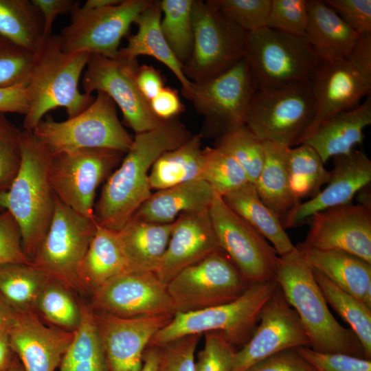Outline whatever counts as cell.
Returning <instances> with one entry per match:
<instances>
[{
    "instance_id": "1",
    "label": "cell",
    "mask_w": 371,
    "mask_h": 371,
    "mask_svg": "<svg viewBox=\"0 0 371 371\" xmlns=\"http://www.w3.org/2000/svg\"><path fill=\"white\" fill-rule=\"evenodd\" d=\"M192 134L177 117L135 134L120 166L108 177L95 203L96 223L119 232L152 194L149 172L164 153L182 145Z\"/></svg>"
},
{
    "instance_id": "2",
    "label": "cell",
    "mask_w": 371,
    "mask_h": 371,
    "mask_svg": "<svg viewBox=\"0 0 371 371\" xmlns=\"http://www.w3.org/2000/svg\"><path fill=\"white\" fill-rule=\"evenodd\" d=\"M89 56L65 52L57 34L42 39L33 52L27 84L30 106L23 130L32 131L47 113L58 107L65 108L69 118L90 106L95 97L78 89Z\"/></svg>"
},
{
    "instance_id": "3",
    "label": "cell",
    "mask_w": 371,
    "mask_h": 371,
    "mask_svg": "<svg viewBox=\"0 0 371 371\" xmlns=\"http://www.w3.org/2000/svg\"><path fill=\"white\" fill-rule=\"evenodd\" d=\"M289 305L296 311L308 335L310 348L365 358L359 339L341 326L328 309L313 268L296 248L279 257L276 278Z\"/></svg>"
},
{
    "instance_id": "4",
    "label": "cell",
    "mask_w": 371,
    "mask_h": 371,
    "mask_svg": "<svg viewBox=\"0 0 371 371\" xmlns=\"http://www.w3.org/2000/svg\"><path fill=\"white\" fill-rule=\"evenodd\" d=\"M52 153L32 131L23 130L19 171L0 205L19 227L23 249L32 260L54 212L55 194L49 178Z\"/></svg>"
},
{
    "instance_id": "5",
    "label": "cell",
    "mask_w": 371,
    "mask_h": 371,
    "mask_svg": "<svg viewBox=\"0 0 371 371\" xmlns=\"http://www.w3.org/2000/svg\"><path fill=\"white\" fill-rule=\"evenodd\" d=\"M278 287L276 280L251 284L236 300L218 306L175 313L152 338L148 347H158L188 335L219 333L234 348L249 340L261 312Z\"/></svg>"
},
{
    "instance_id": "6",
    "label": "cell",
    "mask_w": 371,
    "mask_h": 371,
    "mask_svg": "<svg viewBox=\"0 0 371 371\" xmlns=\"http://www.w3.org/2000/svg\"><path fill=\"white\" fill-rule=\"evenodd\" d=\"M315 113L311 81L257 89L251 100L245 126L260 142L287 148L298 145Z\"/></svg>"
},
{
    "instance_id": "7",
    "label": "cell",
    "mask_w": 371,
    "mask_h": 371,
    "mask_svg": "<svg viewBox=\"0 0 371 371\" xmlns=\"http://www.w3.org/2000/svg\"><path fill=\"white\" fill-rule=\"evenodd\" d=\"M52 155L82 148H106L126 153L133 138L117 117L116 104L102 91L84 111L57 122L47 115L32 131Z\"/></svg>"
},
{
    "instance_id": "8",
    "label": "cell",
    "mask_w": 371,
    "mask_h": 371,
    "mask_svg": "<svg viewBox=\"0 0 371 371\" xmlns=\"http://www.w3.org/2000/svg\"><path fill=\"white\" fill-rule=\"evenodd\" d=\"M245 58L259 89L311 81L322 63L306 37L267 27L247 32Z\"/></svg>"
},
{
    "instance_id": "9",
    "label": "cell",
    "mask_w": 371,
    "mask_h": 371,
    "mask_svg": "<svg viewBox=\"0 0 371 371\" xmlns=\"http://www.w3.org/2000/svg\"><path fill=\"white\" fill-rule=\"evenodd\" d=\"M96 227L95 218L78 214L55 196L53 218L31 264L72 291L87 293L80 267Z\"/></svg>"
},
{
    "instance_id": "10",
    "label": "cell",
    "mask_w": 371,
    "mask_h": 371,
    "mask_svg": "<svg viewBox=\"0 0 371 371\" xmlns=\"http://www.w3.org/2000/svg\"><path fill=\"white\" fill-rule=\"evenodd\" d=\"M192 19V52L182 67L190 82L216 77L245 58L247 32L227 19L209 0H193Z\"/></svg>"
},
{
    "instance_id": "11",
    "label": "cell",
    "mask_w": 371,
    "mask_h": 371,
    "mask_svg": "<svg viewBox=\"0 0 371 371\" xmlns=\"http://www.w3.org/2000/svg\"><path fill=\"white\" fill-rule=\"evenodd\" d=\"M311 84L315 113L305 135L328 117L358 106L365 95H370L371 34L359 36L348 58L322 62Z\"/></svg>"
},
{
    "instance_id": "12",
    "label": "cell",
    "mask_w": 371,
    "mask_h": 371,
    "mask_svg": "<svg viewBox=\"0 0 371 371\" xmlns=\"http://www.w3.org/2000/svg\"><path fill=\"white\" fill-rule=\"evenodd\" d=\"M249 285L230 258L218 251L181 271L166 286L175 314L232 302Z\"/></svg>"
},
{
    "instance_id": "13",
    "label": "cell",
    "mask_w": 371,
    "mask_h": 371,
    "mask_svg": "<svg viewBox=\"0 0 371 371\" xmlns=\"http://www.w3.org/2000/svg\"><path fill=\"white\" fill-rule=\"evenodd\" d=\"M124 154L106 148L52 154L49 178L55 196L78 214L95 218L96 190L120 164Z\"/></svg>"
},
{
    "instance_id": "14",
    "label": "cell",
    "mask_w": 371,
    "mask_h": 371,
    "mask_svg": "<svg viewBox=\"0 0 371 371\" xmlns=\"http://www.w3.org/2000/svg\"><path fill=\"white\" fill-rule=\"evenodd\" d=\"M209 215L220 248L250 284L275 280L276 249L215 192Z\"/></svg>"
},
{
    "instance_id": "15",
    "label": "cell",
    "mask_w": 371,
    "mask_h": 371,
    "mask_svg": "<svg viewBox=\"0 0 371 371\" xmlns=\"http://www.w3.org/2000/svg\"><path fill=\"white\" fill-rule=\"evenodd\" d=\"M151 0H122L110 7L85 10L79 3L70 13V23L58 34L69 53L117 56L121 40Z\"/></svg>"
},
{
    "instance_id": "16",
    "label": "cell",
    "mask_w": 371,
    "mask_h": 371,
    "mask_svg": "<svg viewBox=\"0 0 371 371\" xmlns=\"http://www.w3.org/2000/svg\"><path fill=\"white\" fill-rule=\"evenodd\" d=\"M138 67L137 58L91 54L82 78L84 93H105L120 109L126 124L135 134L152 130L162 122L137 87Z\"/></svg>"
},
{
    "instance_id": "17",
    "label": "cell",
    "mask_w": 371,
    "mask_h": 371,
    "mask_svg": "<svg viewBox=\"0 0 371 371\" xmlns=\"http://www.w3.org/2000/svg\"><path fill=\"white\" fill-rule=\"evenodd\" d=\"M192 83L190 101L204 117L207 133L218 137L245 125L257 88L245 58L216 77Z\"/></svg>"
},
{
    "instance_id": "18",
    "label": "cell",
    "mask_w": 371,
    "mask_h": 371,
    "mask_svg": "<svg viewBox=\"0 0 371 371\" xmlns=\"http://www.w3.org/2000/svg\"><path fill=\"white\" fill-rule=\"evenodd\" d=\"M91 295L95 311L120 317L175 315L166 284L153 272L125 271L93 291Z\"/></svg>"
},
{
    "instance_id": "19",
    "label": "cell",
    "mask_w": 371,
    "mask_h": 371,
    "mask_svg": "<svg viewBox=\"0 0 371 371\" xmlns=\"http://www.w3.org/2000/svg\"><path fill=\"white\" fill-rule=\"evenodd\" d=\"M302 346L310 347L309 338L278 286L265 305L254 334L236 351L231 371H245L277 352Z\"/></svg>"
},
{
    "instance_id": "20",
    "label": "cell",
    "mask_w": 371,
    "mask_h": 371,
    "mask_svg": "<svg viewBox=\"0 0 371 371\" xmlns=\"http://www.w3.org/2000/svg\"><path fill=\"white\" fill-rule=\"evenodd\" d=\"M308 221L304 245L346 252L371 263V205L350 203L316 212Z\"/></svg>"
},
{
    "instance_id": "21",
    "label": "cell",
    "mask_w": 371,
    "mask_h": 371,
    "mask_svg": "<svg viewBox=\"0 0 371 371\" xmlns=\"http://www.w3.org/2000/svg\"><path fill=\"white\" fill-rule=\"evenodd\" d=\"M93 311L109 371H140L150 340L173 317L124 318Z\"/></svg>"
},
{
    "instance_id": "22",
    "label": "cell",
    "mask_w": 371,
    "mask_h": 371,
    "mask_svg": "<svg viewBox=\"0 0 371 371\" xmlns=\"http://www.w3.org/2000/svg\"><path fill=\"white\" fill-rule=\"evenodd\" d=\"M333 168L326 187L315 196L299 203L282 222L284 228L295 227L313 214L351 203L353 197L371 181V160L366 154L354 149L333 157Z\"/></svg>"
},
{
    "instance_id": "23",
    "label": "cell",
    "mask_w": 371,
    "mask_h": 371,
    "mask_svg": "<svg viewBox=\"0 0 371 371\" xmlns=\"http://www.w3.org/2000/svg\"><path fill=\"white\" fill-rule=\"evenodd\" d=\"M9 337L25 371H58L74 332L47 326L36 312L17 313Z\"/></svg>"
},
{
    "instance_id": "24",
    "label": "cell",
    "mask_w": 371,
    "mask_h": 371,
    "mask_svg": "<svg viewBox=\"0 0 371 371\" xmlns=\"http://www.w3.org/2000/svg\"><path fill=\"white\" fill-rule=\"evenodd\" d=\"M218 251L222 250L209 210L182 213L173 222L167 248L155 273L167 284L185 268Z\"/></svg>"
},
{
    "instance_id": "25",
    "label": "cell",
    "mask_w": 371,
    "mask_h": 371,
    "mask_svg": "<svg viewBox=\"0 0 371 371\" xmlns=\"http://www.w3.org/2000/svg\"><path fill=\"white\" fill-rule=\"evenodd\" d=\"M371 124L370 94L358 106L335 113L302 137L299 144L313 148L324 164L330 158L349 153L362 144L363 131Z\"/></svg>"
},
{
    "instance_id": "26",
    "label": "cell",
    "mask_w": 371,
    "mask_h": 371,
    "mask_svg": "<svg viewBox=\"0 0 371 371\" xmlns=\"http://www.w3.org/2000/svg\"><path fill=\"white\" fill-rule=\"evenodd\" d=\"M314 269L371 308V263L348 253L295 246Z\"/></svg>"
},
{
    "instance_id": "27",
    "label": "cell",
    "mask_w": 371,
    "mask_h": 371,
    "mask_svg": "<svg viewBox=\"0 0 371 371\" xmlns=\"http://www.w3.org/2000/svg\"><path fill=\"white\" fill-rule=\"evenodd\" d=\"M306 38L322 62L346 58L359 35L325 1L307 0Z\"/></svg>"
},
{
    "instance_id": "28",
    "label": "cell",
    "mask_w": 371,
    "mask_h": 371,
    "mask_svg": "<svg viewBox=\"0 0 371 371\" xmlns=\"http://www.w3.org/2000/svg\"><path fill=\"white\" fill-rule=\"evenodd\" d=\"M161 16L160 1L151 0L134 22L137 25V32L128 36L126 46L120 48L118 54L130 58L150 56L164 64L181 84L183 97L190 100L193 83L185 76L182 65L163 35L160 26Z\"/></svg>"
},
{
    "instance_id": "29",
    "label": "cell",
    "mask_w": 371,
    "mask_h": 371,
    "mask_svg": "<svg viewBox=\"0 0 371 371\" xmlns=\"http://www.w3.org/2000/svg\"><path fill=\"white\" fill-rule=\"evenodd\" d=\"M214 195L205 181H188L152 192L132 217L158 224L172 223L182 213L209 210Z\"/></svg>"
},
{
    "instance_id": "30",
    "label": "cell",
    "mask_w": 371,
    "mask_h": 371,
    "mask_svg": "<svg viewBox=\"0 0 371 371\" xmlns=\"http://www.w3.org/2000/svg\"><path fill=\"white\" fill-rule=\"evenodd\" d=\"M172 224L132 217L117 232L130 270L155 273L167 248Z\"/></svg>"
},
{
    "instance_id": "31",
    "label": "cell",
    "mask_w": 371,
    "mask_h": 371,
    "mask_svg": "<svg viewBox=\"0 0 371 371\" xmlns=\"http://www.w3.org/2000/svg\"><path fill=\"white\" fill-rule=\"evenodd\" d=\"M117 232L97 223L96 230L80 267V278L87 293L129 271Z\"/></svg>"
},
{
    "instance_id": "32",
    "label": "cell",
    "mask_w": 371,
    "mask_h": 371,
    "mask_svg": "<svg viewBox=\"0 0 371 371\" xmlns=\"http://www.w3.org/2000/svg\"><path fill=\"white\" fill-rule=\"evenodd\" d=\"M225 203L269 241L279 256L295 247L279 218L261 201L254 183L222 196Z\"/></svg>"
},
{
    "instance_id": "33",
    "label": "cell",
    "mask_w": 371,
    "mask_h": 371,
    "mask_svg": "<svg viewBox=\"0 0 371 371\" xmlns=\"http://www.w3.org/2000/svg\"><path fill=\"white\" fill-rule=\"evenodd\" d=\"M262 142L265 160L254 185L261 201L282 223L300 203L294 198L289 187L286 168L288 148L271 142Z\"/></svg>"
},
{
    "instance_id": "34",
    "label": "cell",
    "mask_w": 371,
    "mask_h": 371,
    "mask_svg": "<svg viewBox=\"0 0 371 371\" xmlns=\"http://www.w3.org/2000/svg\"><path fill=\"white\" fill-rule=\"evenodd\" d=\"M201 135L192 137L180 146L162 154L149 172L151 190H159L202 179L203 152Z\"/></svg>"
},
{
    "instance_id": "35",
    "label": "cell",
    "mask_w": 371,
    "mask_h": 371,
    "mask_svg": "<svg viewBox=\"0 0 371 371\" xmlns=\"http://www.w3.org/2000/svg\"><path fill=\"white\" fill-rule=\"evenodd\" d=\"M82 319L58 371H109L92 307L81 304Z\"/></svg>"
},
{
    "instance_id": "36",
    "label": "cell",
    "mask_w": 371,
    "mask_h": 371,
    "mask_svg": "<svg viewBox=\"0 0 371 371\" xmlns=\"http://www.w3.org/2000/svg\"><path fill=\"white\" fill-rule=\"evenodd\" d=\"M51 278L31 263L0 265V297L16 312H36V302Z\"/></svg>"
},
{
    "instance_id": "37",
    "label": "cell",
    "mask_w": 371,
    "mask_h": 371,
    "mask_svg": "<svg viewBox=\"0 0 371 371\" xmlns=\"http://www.w3.org/2000/svg\"><path fill=\"white\" fill-rule=\"evenodd\" d=\"M43 19L32 0H0V34L34 52L43 38Z\"/></svg>"
},
{
    "instance_id": "38",
    "label": "cell",
    "mask_w": 371,
    "mask_h": 371,
    "mask_svg": "<svg viewBox=\"0 0 371 371\" xmlns=\"http://www.w3.org/2000/svg\"><path fill=\"white\" fill-rule=\"evenodd\" d=\"M318 153L310 146L300 144L288 148L286 168L289 183L294 198L300 200L315 196L326 184L330 171Z\"/></svg>"
},
{
    "instance_id": "39",
    "label": "cell",
    "mask_w": 371,
    "mask_h": 371,
    "mask_svg": "<svg viewBox=\"0 0 371 371\" xmlns=\"http://www.w3.org/2000/svg\"><path fill=\"white\" fill-rule=\"evenodd\" d=\"M314 278L323 295L332 308L350 326L362 346L365 357L371 358V308L345 292L318 271Z\"/></svg>"
},
{
    "instance_id": "40",
    "label": "cell",
    "mask_w": 371,
    "mask_h": 371,
    "mask_svg": "<svg viewBox=\"0 0 371 371\" xmlns=\"http://www.w3.org/2000/svg\"><path fill=\"white\" fill-rule=\"evenodd\" d=\"M193 0H161V30L179 62L190 58L193 48L192 8Z\"/></svg>"
},
{
    "instance_id": "41",
    "label": "cell",
    "mask_w": 371,
    "mask_h": 371,
    "mask_svg": "<svg viewBox=\"0 0 371 371\" xmlns=\"http://www.w3.org/2000/svg\"><path fill=\"white\" fill-rule=\"evenodd\" d=\"M71 291L65 284L50 279L38 296L35 311L54 326L74 332L81 322L82 308Z\"/></svg>"
},
{
    "instance_id": "42",
    "label": "cell",
    "mask_w": 371,
    "mask_h": 371,
    "mask_svg": "<svg viewBox=\"0 0 371 371\" xmlns=\"http://www.w3.org/2000/svg\"><path fill=\"white\" fill-rule=\"evenodd\" d=\"M215 146L231 155L255 183L265 160L263 142L244 125L218 137Z\"/></svg>"
},
{
    "instance_id": "43",
    "label": "cell",
    "mask_w": 371,
    "mask_h": 371,
    "mask_svg": "<svg viewBox=\"0 0 371 371\" xmlns=\"http://www.w3.org/2000/svg\"><path fill=\"white\" fill-rule=\"evenodd\" d=\"M203 152L202 179L221 196L249 182L238 163L221 148L216 146L207 147Z\"/></svg>"
},
{
    "instance_id": "44",
    "label": "cell",
    "mask_w": 371,
    "mask_h": 371,
    "mask_svg": "<svg viewBox=\"0 0 371 371\" xmlns=\"http://www.w3.org/2000/svg\"><path fill=\"white\" fill-rule=\"evenodd\" d=\"M23 133L0 112V194L8 192L20 168Z\"/></svg>"
},
{
    "instance_id": "45",
    "label": "cell",
    "mask_w": 371,
    "mask_h": 371,
    "mask_svg": "<svg viewBox=\"0 0 371 371\" xmlns=\"http://www.w3.org/2000/svg\"><path fill=\"white\" fill-rule=\"evenodd\" d=\"M223 15L247 32L266 27L271 0H209Z\"/></svg>"
},
{
    "instance_id": "46",
    "label": "cell",
    "mask_w": 371,
    "mask_h": 371,
    "mask_svg": "<svg viewBox=\"0 0 371 371\" xmlns=\"http://www.w3.org/2000/svg\"><path fill=\"white\" fill-rule=\"evenodd\" d=\"M307 23V0H271L267 27L305 37Z\"/></svg>"
},
{
    "instance_id": "47",
    "label": "cell",
    "mask_w": 371,
    "mask_h": 371,
    "mask_svg": "<svg viewBox=\"0 0 371 371\" xmlns=\"http://www.w3.org/2000/svg\"><path fill=\"white\" fill-rule=\"evenodd\" d=\"M33 52L0 34V87L27 85Z\"/></svg>"
},
{
    "instance_id": "48",
    "label": "cell",
    "mask_w": 371,
    "mask_h": 371,
    "mask_svg": "<svg viewBox=\"0 0 371 371\" xmlns=\"http://www.w3.org/2000/svg\"><path fill=\"white\" fill-rule=\"evenodd\" d=\"M201 335H188L158 346L157 371H195V351Z\"/></svg>"
},
{
    "instance_id": "49",
    "label": "cell",
    "mask_w": 371,
    "mask_h": 371,
    "mask_svg": "<svg viewBox=\"0 0 371 371\" xmlns=\"http://www.w3.org/2000/svg\"><path fill=\"white\" fill-rule=\"evenodd\" d=\"M204 335V346L195 360V371H231L235 348L218 333Z\"/></svg>"
},
{
    "instance_id": "50",
    "label": "cell",
    "mask_w": 371,
    "mask_h": 371,
    "mask_svg": "<svg viewBox=\"0 0 371 371\" xmlns=\"http://www.w3.org/2000/svg\"><path fill=\"white\" fill-rule=\"evenodd\" d=\"M317 371H371L370 359L339 352H322L310 347L296 348Z\"/></svg>"
},
{
    "instance_id": "51",
    "label": "cell",
    "mask_w": 371,
    "mask_h": 371,
    "mask_svg": "<svg viewBox=\"0 0 371 371\" xmlns=\"http://www.w3.org/2000/svg\"><path fill=\"white\" fill-rule=\"evenodd\" d=\"M31 263L22 243L17 223L7 210L0 214V265Z\"/></svg>"
},
{
    "instance_id": "52",
    "label": "cell",
    "mask_w": 371,
    "mask_h": 371,
    "mask_svg": "<svg viewBox=\"0 0 371 371\" xmlns=\"http://www.w3.org/2000/svg\"><path fill=\"white\" fill-rule=\"evenodd\" d=\"M325 2L358 34L371 33L370 0H327Z\"/></svg>"
},
{
    "instance_id": "53",
    "label": "cell",
    "mask_w": 371,
    "mask_h": 371,
    "mask_svg": "<svg viewBox=\"0 0 371 371\" xmlns=\"http://www.w3.org/2000/svg\"><path fill=\"white\" fill-rule=\"evenodd\" d=\"M245 371H317L296 348L284 350L271 355Z\"/></svg>"
},
{
    "instance_id": "54",
    "label": "cell",
    "mask_w": 371,
    "mask_h": 371,
    "mask_svg": "<svg viewBox=\"0 0 371 371\" xmlns=\"http://www.w3.org/2000/svg\"><path fill=\"white\" fill-rule=\"evenodd\" d=\"M153 114L160 120L177 117L184 109L176 90L164 87L150 102Z\"/></svg>"
},
{
    "instance_id": "55",
    "label": "cell",
    "mask_w": 371,
    "mask_h": 371,
    "mask_svg": "<svg viewBox=\"0 0 371 371\" xmlns=\"http://www.w3.org/2000/svg\"><path fill=\"white\" fill-rule=\"evenodd\" d=\"M27 85L0 87V112L23 115L29 110Z\"/></svg>"
},
{
    "instance_id": "56",
    "label": "cell",
    "mask_w": 371,
    "mask_h": 371,
    "mask_svg": "<svg viewBox=\"0 0 371 371\" xmlns=\"http://www.w3.org/2000/svg\"><path fill=\"white\" fill-rule=\"evenodd\" d=\"M38 8L43 19V38L51 35L52 26L56 17L60 14L71 13L79 3L74 0H32Z\"/></svg>"
},
{
    "instance_id": "57",
    "label": "cell",
    "mask_w": 371,
    "mask_h": 371,
    "mask_svg": "<svg viewBox=\"0 0 371 371\" xmlns=\"http://www.w3.org/2000/svg\"><path fill=\"white\" fill-rule=\"evenodd\" d=\"M136 82L140 92L148 102L164 87V80L159 71L147 65H139Z\"/></svg>"
},
{
    "instance_id": "58",
    "label": "cell",
    "mask_w": 371,
    "mask_h": 371,
    "mask_svg": "<svg viewBox=\"0 0 371 371\" xmlns=\"http://www.w3.org/2000/svg\"><path fill=\"white\" fill-rule=\"evenodd\" d=\"M9 327L0 329V371H8L16 356L10 346Z\"/></svg>"
},
{
    "instance_id": "59",
    "label": "cell",
    "mask_w": 371,
    "mask_h": 371,
    "mask_svg": "<svg viewBox=\"0 0 371 371\" xmlns=\"http://www.w3.org/2000/svg\"><path fill=\"white\" fill-rule=\"evenodd\" d=\"M158 360V347H147L143 355V365L140 371H157Z\"/></svg>"
},
{
    "instance_id": "60",
    "label": "cell",
    "mask_w": 371,
    "mask_h": 371,
    "mask_svg": "<svg viewBox=\"0 0 371 371\" xmlns=\"http://www.w3.org/2000/svg\"><path fill=\"white\" fill-rule=\"evenodd\" d=\"M17 312L0 297V329L9 327L13 322Z\"/></svg>"
},
{
    "instance_id": "61",
    "label": "cell",
    "mask_w": 371,
    "mask_h": 371,
    "mask_svg": "<svg viewBox=\"0 0 371 371\" xmlns=\"http://www.w3.org/2000/svg\"><path fill=\"white\" fill-rule=\"evenodd\" d=\"M122 0H87L81 8L85 10L101 9L119 4Z\"/></svg>"
},
{
    "instance_id": "62",
    "label": "cell",
    "mask_w": 371,
    "mask_h": 371,
    "mask_svg": "<svg viewBox=\"0 0 371 371\" xmlns=\"http://www.w3.org/2000/svg\"><path fill=\"white\" fill-rule=\"evenodd\" d=\"M8 371H25L22 363L16 355Z\"/></svg>"
},
{
    "instance_id": "63",
    "label": "cell",
    "mask_w": 371,
    "mask_h": 371,
    "mask_svg": "<svg viewBox=\"0 0 371 371\" xmlns=\"http://www.w3.org/2000/svg\"><path fill=\"white\" fill-rule=\"evenodd\" d=\"M5 211V210L0 205V214Z\"/></svg>"
}]
</instances>
